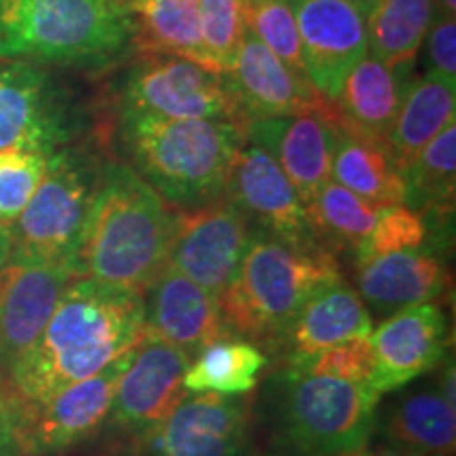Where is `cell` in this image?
I'll list each match as a JSON object with an SVG mask.
<instances>
[{
  "mask_svg": "<svg viewBox=\"0 0 456 456\" xmlns=\"http://www.w3.org/2000/svg\"><path fill=\"white\" fill-rule=\"evenodd\" d=\"M144 332V296L74 277L43 334L3 379L13 408L41 403L98 374Z\"/></svg>",
  "mask_w": 456,
  "mask_h": 456,
  "instance_id": "obj_1",
  "label": "cell"
},
{
  "mask_svg": "<svg viewBox=\"0 0 456 456\" xmlns=\"http://www.w3.org/2000/svg\"><path fill=\"white\" fill-rule=\"evenodd\" d=\"M175 222L178 209L155 188L121 159H106L72 275L144 296L167 266Z\"/></svg>",
  "mask_w": 456,
  "mask_h": 456,
  "instance_id": "obj_2",
  "label": "cell"
},
{
  "mask_svg": "<svg viewBox=\"0 0 456 456\" xmlns=\"http://www.w3.org/2000/svg\"><path fill=\"white\" fill-rule=\"evenodd\" d=\"M117 142L123 163L171 208L191 212L226 195L232 165L248 142V125L118 112Z\"/></svg>",
  "mask_w": 456,
  "mask_h": 456,
  "instance_id": "obj_3",
  "label": "cell"
},
{
  "mask_svg": "<svg viewBox=\"0 0 456 456\" xmlns=\"http://www.w3.org/2000/svg\"><path fill=\"white\" fill-rule=\"evenodd\" d=\"M125 0H0V61L106 70L135 55Z\"/></svg>",
  "mask_w": 456,
  "mask_h": 456,
  "instance_id": "obj_4",
  "label": "cell"
},
{
  "mask_svg": "<svg viewBox=\"0 0 456 456\" xmlns=\"http://www.w3.org/2000/svg\"><path fill=\"white\" fill-rule=\"evenodd\" d=\"M338 275L332 256L300 252L252 228L237 275L218 300L222 317L232 334L271 359L306 298Z\"/></svg>",
  "mask_w": 456,
  "mask_h": 456,
  "instance_id": "obj_5",
  "label": "cell"
},
{
  "mask_svg": "<svg viewBox=\"0 0 456 456\" xmlns=\"http://www.w3.org/2000/svg\"><path fill=\"white\" fill-rule=\"evenodd\" d=\"M380 397L372 385L275 368L265 395L271 444L283 456H340L372 440Z\"/></svg>",
  "mask_w": 456,
  "mask_h": 456,
  "instance_id": "obj_6",
  "label": "cell"
},
{
  "mask_svg": "<svg viewBox=\"0 0 456 456\" xmlns=\"http://www.w3.org/2000/svg\"><path fill=\"white\" fill-rule=\"evenodd\" d=\"M102 163L95 152L85 148L68 146L49 155L41 184L11 224L13 249L9 260L70 269L89 218Z\"/></svg>",
  "mask_w": 456,
  "mask_h": 456,
  "instance_id": "obj_7",
  "label": "cell"
},
{
  "mask_svg": "<svg viewBox=\"0 0 456 456\" xmlns=\"http://www.w3.org/2000/svg\"><path fill=\"white\" fill-rule=\"evenodd\" d=\"M89 127V114L49 70L0 61V151L26 148L53 155Z\"/></svg>",
  "mask_w": 456,
  "mask_h": 456,
  "instance_id": "obj_8",
  "label": "cell"
},
{
  "mask_svg": "<svg viewBox=\"0 0 456 456\" xmlns=\"http://www.w3.org/2000/svg\"><path fill=\"white\" fill-rule=\"evenodd\" d=\"M118 89V112L163 118H218L249 125L224 74L175 55L140 53Z\"/></svg>",
  "mask_w": 456,
  "mask_h": 456,
  "instance_id": "obj_9",
  "label": "cell"
},
{
  "mask_svg": "<svg viewBox=\"0 0 456 456\" xmlns=\"http://www.w3.org/2000/svg\"><path fill=\"white\" fill-rule=\"evenodd\" d=\"M191 357L142 332L127 370L118 380L106 431L121 444L123 456H138L155 433L191 395L184 374Z\"/></svg>",
  "mask_w": 456,
  "mask_h": 456,
  "instance_id": "obj_10",
  "label": "cell"
},
{
  "mask_svg": "<svg viewBox=\"0 0 456 456\" xmlns=\"http://www.w3.org/2000/svg\"><path fill=\"white\" fill-rule=\"evenodd\" d=\"M134 349L118 355L98 374L78 380L34 406L15 408L17 436L24 456H60L94 440L106 429L118 380Z\"/></svg>",
  "mask_w": 456,
  "mask_h": 456,
  "instance_id": "obj_11",
  "label": "cell"
},
{
  "mask_svg": "<svg viewBox=\"0 0 456 456\" xmlns=\"http://www.w3.org/2000/svg\"><path fill=\"white\" fill-rule=\"evenodd\" d=\"M224 197L256 231L266 232L300 252L326 254L315 241L309 212L300 195L262 146L245 142L232 165Z\"/></svg>",
  "mask_w": 456,
  "mask_h": 456,
  "instance_id": "obj_12",
  "label": "cell"
},
{
  "mask_svg": "<svg viewBox=\"0 0 456 456\" xmlns=\"http://www.w3.org/2000/svg\"><path fill=\"white\" fill-rule=\"evenodd\" d=\"M252 224L226 197L178 212L167 266L220 300L235 279Z\"/></svg>",
  "mask_w": 456,
  "mask_h": 456,
  "instance_id": "obj_13",
  "label": "cell"
},
{
  "mask_svg": "<svg viewBox=\"0 0 456 456\" xmlns=\"http://www.w3.org/2000/svg\"><path fill=\"white\" fill-rule=\"evenodd\" d=\"M292 9L306 77L334 102L349 72L368 55L366 13L349 0H300Z\"/></svg>",
  "mask_w": 456,
  "mask_h": 456,
  "instance_id": "obj_14",
  "label": "cell"
},
{
  "mask_svg": "<svg viewBox=\"0 0 456 456\" xmlns=\"http://www.w3.org/2000/svg\"><path fill=\"white\" fill-rule=\"evenodd\" d=\"M254 408L218 393L188 395L155 433L151 456H249Z\"/></svg>",
  "mask_w": 456,
  "mask_h": 456,
  "instance_id": "obj_15",
  "label": "cell"
},
{
  "mask_svg": "<svg viewBox=\"0 0 456 456\" xmlns=\"http://www.w3.org/2000/svg\"><path fill=\"white\" fill-rule=\"evenodd\" d=\"M374 351L372 389L395 393L436 370L448 355V317L436 302L416 305L385 317L370 332Z\"/></svg>",
  "mask_w": 456,
  "mask_h": 456,
  "instance_id": "obj_16",
  "label": "cell"
},
{
  "mask_svg": "<svg viewBox=\"0 0 456 456\" xmlns=\"http://www.w3.org/2000/svg\"><path fill=\"white\" fill-rule=\"evenodd\" d=\"M74 279L61 265L9 260L0 266V376L32 349ZM0 379V380H3Z\"/></svg>",
  "mask_w": 456,
  "mask_h": 456,
  "instance_id": "obj_17",
  "label": "cell"
},
{
  "mask_svg": "<svg viewBox=\"0 0 456 456\" xmlns=\"http://www.w3.org/2000/svg\"><path fill=\"white\" fill-rule=\"evenodd\" d=\"M338 123L334 104L288 117L260 118L248 125V140L265 148L309 208L326 182L332 180V159Z\"/></svg>",
  "mask_w": 456,
  "mask_h": 456,
  "instance_id": "obj_18",
  "label": "cell"
},
{
  "mask_svg": "<svg viewBox=\"0 0 456 456\" xmlns=\"http://www.w3.org/2000/svg\"><path fill=\"white\" fill-rule=\"evenodd\" d=\"M144 334L167 342L191 362L212 342L235 336L224 323L218 298L171 266L144 292Z\"/></svg>",
  "mask_w": 456,
  "mask_h": 456,
  "instance_id": "obj_19",
  "label": "cell"
},
{
  "mask_svg": "<svg viewBox=\"0 0 456 456\" xmlns=\"http://www.w3.org/2000/svg\"><path fill=\"white\" fill-rule=\"evenodd\" d=\"M224 81L248 123L330 106V100L309 81L296 77L249 32H245L235 61L224 72Z\"/></svg>",
  "mask_w": 456,
  "mask_h": 456,
  "instance_id": "obj_20",
  "label": "cell"
},
{
  "mask_svg": "<svg viewBox=\"0 0 456 456\" xmlns=\"http://www.w3.org/2000/svg\"><path fill=\"white\" fill-rule=\"evenodd\" d=\"M372 330L374 317L357 289L342 275L332 277L319 285L296 313L273 359L277 368H296L330 346L355 336H370Z\"/></svg>",
  "mask_w": 456,
  "mask_h": 456,
  "instance_id": "obj_21",
  "label": "cell"
},
{
  "mask_svg": "<svg viewBox=\"0 0 456 456\" xmlns=\"http://www.w3.org/2000/svg\"><path fill=\"white\" fill-rule=\"evenodd\" d=\"M353 266L357 294L370 313L383 319L408 306L436 302L450 283L446 254L436 248L383 254Z\"/></svg>",
  "mask_w": 456,
  "mask_h": 456,
  "instance_id": "obj_22",
  "label": "cell"
},
{
  "mask_svg": "<svg viewBox=\"0 0 456 456\" xmlns=\"http://www.w3.org/2000/svg\"><path fill=\"white\" fill-rule=\"evenodd\" d=\"M412 83L414 66H387L366 55L349 72L332 102L336 123L353 134L387 142Z\"/></svg>",
  "mask_w": 456,
  "mask_h": 456,
  "instance_id": "obj_23",
  "label": "cell"
},
{
  "mask_svg": "<svg viewBox=\"0 0 456 456\" xmlns=\"http://www.w3.org/2000/svg\"><path fill=\"white\" fill-rule=\"evenodd\" d=\"M383 442L406 456H454L456 406L437 385L399 389L397 397L376 416Z\"/></svg>",
  "mask_w": 456,
  "mask_h": 456,
  "instance_id": "obj_24",
  "label": "cell"
},
{
  "mask_svg": "<svg viewBox=\"0 0 456 456\" xmlns=\"http://www.w3.org/2000/svg\"><path fill=\"white\" fill-rule=\"evenodd\" d=\"M450 123H456V81L436 74L414 78L387 135V146L399 171L403 174L416 155Z\"/></svg>",
  "mask_w": 456,
  "mask_h": 456,
  "instance_id": "obj_25",
  "label": "cell"
},
{
  "mask_svg": "<svg viewBox=\"0 0 456 456\" xmlns=\"http://www.w3.org/2000/svg\"><path fill=\"white\" fill-rule=\"evenodd\" d=\"M332 180L379 208L403 203V175L387 142L353 134L340 125L336 131Z\"/></svg>",
  "mask_w": 456,
  "mask_h": 456,
  "instance_id": "obj_26",
  "label": "cell"
},
{
  "mask_svg": "<svg viewBox=\"0 0 456 456\" xmlns=\"http://www.w3.org/2000/svg\"><path fill=\"white\" fill-rule=\"evenodd\" d=\"M135 26V55H175L212 70L201 37L199 0H125Z\"/></svg>",
  "mask_w": 456,
  "mask_h": 456,
  "instance_id": "obj_27",
  "label": "cell"
},
{
  "mask_svg": "<svg viewBox=\"0 0 456 456\" xmlns=\"http://www.w3.org/2000/svg\"><path fill=\"white\" fill-rule=\"evenodd\" d=\"M379 205L357 197L330 180L313 199L306 212L315 241L332 258H355L357 249L372 232L380 214Z\"/></svg>",
  "mask_w": 456,
  "mask_h": 456,
  "instance_id": "obj_28",
  "label": "cell"
},
{
  "mask_svg": "<svg viewBox=\"0 0 456 456\" xmlns=\"http://www.w3.org/2000/svg\"><path fill=\"white\" fill-rule=\"evenodd\" d=\"M433 20V0H376L366 13L368 55L387 66H414Z\"/></svg>",
  "mask_w": 456,
  "mask_h": 456,
  "instance_id": "obj_29",
  "label": "cell"
},
{
  "mask_svg": "<svg viewBox=\"0 0 456 456\" xmlns=\"http://www.w3.org/2000/svg\"><path fill=\"white\" fill-rule=\"evenodd\" d=\"M269 366V357L252 342L226 336L208 345L192 359L184 374V387L191 395L218 393L245 395L258 385L260 374Z\"/></svg>",
  "mask_w": 456,
  "mask_h": 456,
  "instance_id": "obj_30",
  "label": "cell"
},
{
  "mask_svg": "<svg viewBox=\"0 0 456 456\" xmlns=\"http://www.w3.org/2000/svg\"><path fill=\"white\" fill-rule=\"evenodd\" d=\"M402 175L406 208L419 214L454 218L456 123L442 129Z\"/></svg>",
  "mask_w": 456,
  "mask_h": 456,
  "instance_id": "obj_31",
  "label": "cell"
},
{
  "mask_svg": "<svg viewBox=\"0 0 456 456\" xmlns=\"http://www.w3.org/2000/svg\"><path fill=\"white\" fill-rule=\"evenodd\" d=\"M452 224L454 218L419 214L403 203L389 205L380 209L372 232L357 249L353 265L376 258V256L419 248H436L446 254L448 245L452 243Z\"/></svg>",
  "mask_w": 456,
  "mask_h": 456,
  "instance_id": "obj_32",
  "label": "cell"
},
{
  "mask_svg": "<svg viewBox=\"0 0 456 456\" xmlns=\"http://www.w3.org/2000/svg\"><path fill=\"white\" fill-rule=\"evenodd\" d=\"M245 20H248L249 34H254L296 77L309 81L305 60H302V43L294 9L285 0H260V3L248 4Z\"/></svg>",
  "mask_w": 456,
  "mask_h": 456,
  "instance_id": "obj_33",
  "label": "cell"
},
{
  "mask_svg": "<svg viewBox=\"0 0 456 456\" xmlns=\"http://www.w3.org/2000/svg\"><path fill=\"white\" fill-rule=\"evenodd\" d=\"M199 15L209 66L224 74L248 32V0H199Z\"/></svg>",
  "mask_w": 456,
  "mask_h": 456,
  "instance_id": "obj_34",
  "label": "cell"
},
{
  "mask_svg": "<svg viewBox=\"0 0 456 456\" xmlns=\"http://www.w3.org/2000/svg\"><path fill=\"white\" fill-rule=\"evenodd\" d=\"M49 157L26 148L0 151V222L11 226L41 184Z\"/></svg>",
  "mask_w": 456,
  "mask_h": 456,
  "instance_id": "obj_35",
  "label": "cell"
},
{
  "mask_svg": "<svg viewBox=\"0 0 456 456\" xmlns=\"http://www.w3.org/2000/svg\"><path fill=\"white\" fill-rule=\"evenodd\" d=\"M292 372L315 376H332V379L349 380L357 385H372L374 351L370 336H355L340 345L317 353L296 368H285Z\"/></svg>",
  "mask_w": 456,
  "mask_h": 456,
  "instance_id": "obj_36",
  "label": "cell"
},
{
  "mask_svg": "<svg viewBox=\"0 0 456 456\" xmlns=\"http://www.w3.org/2000/svg\"><path fill=\"white\" fill-rule=\"evenodd\" d=\"M427 72L456 81V17L436 15L425 37Z\"/></svg>",
  "mask_w": 456,
  "mask_h": 456,
  "instance_id": "obj_37",
  "label": "cell"
},
{
  "mask_svg": "<svg viewBox=\"0 0 456 456\" xmlns=\"http://www.w3.org/2000/svg\"><path fill=\"white\" fill-rule=\"evenodd\" d=\"M0 456H24L17 436L15 408L0 380Z\"/></svg>",
  "mask_w": 456,
  "mask_h": 456,
  "instance_id": "obj_38",
  "label": "cell"
},
{
  "mask_svg": "<svg viewBox=\"0 0 456 456\" xmlns=\"http://www.w3.org/2000/svg\"><path fill=\"white\" fill-rule=\"evenodd\" d=\"M340 456H406V454H403L402 450L393 448L385 442L372 444V440H370L368 444H363V446H359L355 450H351V452H345Z\"/></svg>",
  "mask_w": 456,
  "mask_h": 456,
  "instance_id": "obj_39",
  "label": "cell"
},
{
  "mask_svg": "<svg viewBox=\"0 0 456 456\" xmlns=\"http://www.w3.org/2000/svg\"><path fill=\"white\" fill-rule=\"evenodd\" d=\"M11 249H13V235H11V226L0 222V266L7 265L9 262Z\"/></svg>",
  "mask_w": 456,
  "mask_h": 456,
  "instance_id": "obj_40",
  "label": "cell"
},
{
  "mask_svg": "<svg viewBox=\"0 0 456 456\" xmlns=\"http://www.w3.org/2000/svg\"><path fill=\"white\" fill-rule=\"evenodd\" d=\"M436 15L440 17H456V0H433Z\"/></svg>",
  "mask_w": 456,
  "mask_h": 456,
  "instance_id": "obj_41",
  "label": "cell"
},
{
  "mask_svg": "<svg viewBox=\"0 0 456 456\" xmlns=\"http://www.w3.org/2000/svg\"><path fill=\"white\" fill-rule=\"evenodd\" d=\"M349 3H353V4H355V7H357V9H362V11H363V13H368V11H370V7H372V4L376 3V0H349Z\"/></svg>",
  "mask_w": 456,
  "mask_h": 456,
  "instance_id": "obj_42",
  "label": "cell"
},
{
  "mask_svg": "<svg viewBox=\"0 0 456 456\" xmlns=\"http://www.w3.org/2000/svg\"><path fill=\"white\" fill-rule=\"evenodd\" d=\"M285 3H288V4H289V7H294V4H298V3H300V0H285Z\"/></svg>",
  "mask_w": 456,
  "mask_h": 456,
  "instance_id": "obj_43",
  "label": "cell"
},
{
  "mask_svg": "<svg viewBox=\"0 0 456 456\" xmlns=\"http://www.w3.org/2000/svg\"><path fill=\"white\" fill-rule=\"evenodd\" d=\"M252 3H260V0H248V4H252Z\"/></svg>",
  "mask_w": 456,
  "mask_h": 456,
  "instance_id": "obj_44",
  "label": "cell"
}]
</instances>
